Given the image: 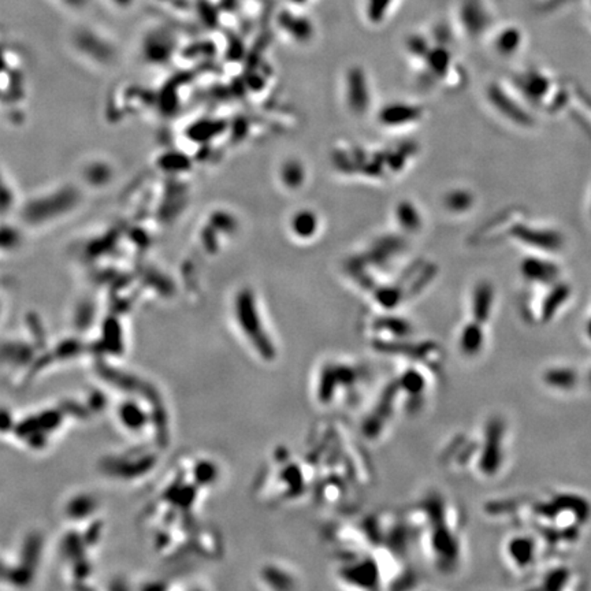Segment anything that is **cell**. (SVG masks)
Wrapping results in <instances>:
<instances>
[{
  "mask_svg": "<svg viewBox=\"0 0 591 591\" xmlns=\"http://www.w3.org/2000/svg\"><path fill=\"white\" fill-rule=\"evenodd\" d=\"M345 102L355 115H364L371 106L369 78L363 69L352 68L345 75Z\"/></svg>",
  "mask_w": 591,
  "mask_h": 591,
  "instance_id": "8",
  "label": "cell"
},
{
  "mask_svg": "<svg viewBox=\"0 0 591 591\" xmlns=\"http://www.w3.org/2000/svg\"><path fill=\"white\" fill-rule=\"evenodd\" d=\"M505 434L504 424L498 419H491L484 429L483 443L470 441L466 436L454 437L443 446L441 461L452 470H464L474 452L478 450L477 470L480 475L494 477L502 463V438Z\"/></svg>",
  "mask_w": 591,
  "mask_h": 591,
  "instance_id": "5",
  "label": "cell"
},
{
  "mask_svg": "<svg viewBox=\"0 0 591 591\" xmlns=\"http://www.w3.org/2000/svg\"><path fill=\"white\" fill-rule=\"evenodd\" d=\"M335 578L351 589L382 590L406 589L415 583V574L406 562V554L379 545L364 549L335 552Z\"/></svg>",
  "mask_w": 591,
  "mask_h": 591,
  "instance_id": "2",
  "label": "cell"
},
{
  "mask_svg": "<svg viewBox=\"0 0 591 591\" xmlns=\"http://www.w3.org/2000/svg\"><path fill=\"white\" fill-rule=\"evenodd\" d=\"M408 48L412 54H415V56H422V58H424L427 52L430 51L429 45H426V40L420 36L412 37L408 43Z\"/></svg>",
  "mask_w": 591,
  "mask_h": 591,
  "instance_id": "20",
  "label": "cell"
},
{
  "mask_svg": "<svg viewBox=\"0 0 591 591\" xmlns=\"http://www.w3.org/2000/svg\"><path fill=\"white\" fill-rule=\"evenodd\" d=\"M261 582L266 583L267 588L274 590H289L297 588L298 578L295 571H292L286 565L273 562L263 568Z\"/></svg>",
  "mask_w": 591,
  "mask_h": 591,
  "instance_id": "10",
  "label": "cell"
},
{
  "mask_svg": "<svg viewBox=\"0 0 591 591\" xmlns=\"http://www.w3.org/2000/svg\"><path fill=\"white\" fill-rule=\"evenodd\" d=\"M507 553L516 565L524 567V565H528L530 561L532 560L534 546L531 541L527 538H514L508 542Z\"/></svg>",
  "mask_w": 591,
  "mask_h": 591,
  "instance_id": "16",
  "label": "cell"
},
{
  "mask_svg": "<svg viewBox=\"0 0 591 591\" xmlns=\"http://www.w3.org/2000/svg\"><path fill=\"white\" fill-rule=\"evenodd\" d=\"M234 315L238 330L245 344L263 363H275L279 356V344L271 330L258 296L251 289H243L236 297Z\"/></svg>",
  "mask_w": 591,
  "mask_h": 591,
  "instance_id": "6",
  "label": "cell"
},
{
  "mask_svg": "<svg viewBox=\"0 0 591 591\" xmlns=\"http://www.w3.org/2000/svg\"><path fill=\"white\" fill-rule=\"evenodd\" d=\"M546 381L557 387H571L575 382V374L568 369H555L546 375Z\"/></svg>",
  "mask_w": 591,
  "mask_h": 591,
  "instance_id": "19",
  "label": "cell"
},
{
  "mask_svg": "<svg viewBox=\"0 0 591 591\" xmlns=\"http://www.w3.org/2000/svg\"><path fill=\"white\" fill-rule=\"evenodd\" d=\"M409 415L406 396L392 375L374 394L360 422V431L366 440L378 443L390 431L401 415Z\"/></svg>",
  "mask_w": 591,
  "mask_h": 591,
  "instance_id": "7",
  "label": "cell"
},
{
  "mask_svg": "<svg viewBox=\"0 0 591 591\" xmlns=\"http://www.w3.org/2000/svg\"><path fill=\"white\" fill-rule=\"evenodd\" d=\"M413 546L443 576L456 574L463 562V520L460 508L440 490L427 491L406 512Z\"/></svg>",
  "mask_w": 591,
  "mask_h": 591,
  "instance_id": "1",
  "label": "cell"
},
{
  "mask_svg": "<svg viewBox=\"0 0 591 591\" xmlns=\"http://www.w3.org/2000/svg\"><path fill=\"white\" fill-rule=\"evenodd\" d=\"M372 381L369 364L353 356L334 355L322 359L312 371L309 393L321 409H349L363 401Z\"/></svg>",
  "mask_w": 591,
  "mask_h": 591,
  "instance_id": "3",
  "label": "cell"
},
{
  "mask_svg": "<svg viewBox=\"0 0 591 591\" xmlns=\"http://www.w3.org/2000/svg\"><path fill=\"white\" fill-rule=\"evenodd\" d=\"M315 473L308 457L291 449L277 447L271 453L259 482V494L266 504L285 507L312 496Z\"/></svg>",
  "mask_w": 591,
  "mask_h": 591,
  "instance_id": "4",
  "label": "cell"
},
{
  "mask_svg": "<svg viewBox=\"0 0 591 591\" xmlns=\"http://www.w3.org/2000/svg\"><path fill=\"white\" fill-rule=\"evenodd\" d=\"M289 1H292V3H295V4H302V3H305L307 0H289Z\"/></svg>",
  "mask_w": 591,
  "mask_h": 591,
  "instance_id": "21",
  "label": "cell"
},
{
  "mask_svg": "<svg viewBox=\"0 0 591 591\" xmlns=\"http://www.w3.org/2000/svg\"><path fill=\"white\" fill-rule=\"evenodd\" d=\"M423 116V109L417 105L392 102L378 112V122L387 128H403L416 123Z\"/></svg>",
  "mask_w": 591,
  "mask_h": 591,
  "instance_id": "9",
  "label": "cell"
},
{
  "mask_svg": "<svg viewBox=\"0 0 591 591\" xmlns=\"http://www.w3.org/2000/svg\"><path fill=\"white\" fill-rule=\"evenodd\" d=\"M394 217L399 227L406 233H417L423 227L422 213L409 200H403L396 206Z\"/></svg>",
  "mask_w": 591,
  "mask_h": 591,
  "instance_id": "13",
  "label": "cell"
},
{
  "mask_svg": "<svg viewBox=\"0 0 591 591\" xmlns=\"http://www.w3.org/2000/svg\"><path fill=\"white\" fill-rule=\"evenodd\" d=\"M393 0H367L366 14L371 24H379L385 20Z\"/></svg>",
  "mask_w": 591,
  "mask_h": 591,
  "instance_id": "18",
  "label": "cell"
},
{
  "mask_svg": "<svg viewBox=\"0 0 591 591\" xmlns=\"http://www.w3.org/2000/svg\"><path fill=\"white\" fill-rule=\"evenodd\" d=\"M278 24L289 36L295 38L296 41L305 43V41H309L314 36V26L311 21L304 17L293 15L285 11L279 15Z\"/></svg>",
  "mask_w": 591,
  "mask_h": 591,
  "instance_id": "12",
  "label": "cell"
},
{
  "mask_svg": "<svg viewBox=\"0 0 591 591\" xmlns=\"http://www.w3.org/2000/svg\"><path fill=\"white\" fill-rule=\"evenodd\" d=\"M291 233L298 240H311L319 231V217L315 211L302 208L296 211L289 222Z\"/></svg>",
  "mask_w": 591,
  "mask_h": 591,
  "instance_id": "11",
  "label": "cell"
},
{
  "mask_svg": "<svg viewBox=\"0 0 591 591\" xmlns=\"http://www.w3.org/2000/svg\"><path fill=\"white\" fill-rule=\"evenodd\" d=\"M474 203L473 194L466 189L447 190L443 197V208L452 214H464L471 210Z\"/></svg>",
  "mask_w": 591,
  "mask_h": 591,
  "instance_id": "15",
  "label": "cell"
},
{
  "mask_svg": "<svg viewBox=\"0 0 591 591\" xmlns=\"http://www.w3.org/2000/svg\"><path fill=\"white\" fill-rule=\"evenodd\" d=\"M279 181L289 190H298L307 181V169L296 158L286 159L279 167Z\"/></svg>",
  "mask_w": 591,
  "mask_h": 591,
  "instance_id": "14",
  "label": "cell"
},
{
  "mask_svg": "<svg viewBox=\"0 0 591 591\" xmlns=\"http://www.w3.org/2000/svg\"><path fill=\"white\" fill-rule=\"evenodd\" d=\"M424 59H426L427 68L437 78H441L447 73L450 66V54L443 47L430 48Z\"/></svg>",
  "mask_w": 591,
  "mask_h": 591,
  "instance_id": "17",
  "label": "cell"
}]
</instances>
